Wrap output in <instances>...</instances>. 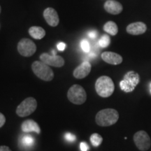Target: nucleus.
Masks as SVG:
<instances>
[{
	"label": "nucleus",
	"instance_id": "nucleus-1",
	"mask_svg": "<svg viewBox=\"0 0 151 151\" xmlns=\"http://www.w3.org/2000/svg\"><path fill=\"white\" fill-rule=\"evenodd\" d=\"M119 113L113 109H106L99 111L95 117V121L101 127H109L118 122Z\"/></svg>",
	"mask_w": 151,
	"mask_h": 151
},
{
	"label": "nucleus",
	"instance_id": "nucleus-2",
	"mask_svg": "<svg viewBox=\"0 0 151 151\" xmlns=\"http://www.w3.org/2000/svg\"><path fill=\"white\" fill-rule=\"evenodd\" d=\"M95 90L97 94L101 97H109L112 95L115 86L112 79L106 76L99 77L95 83Z\"/></svg>",
	"mask_w": 151,
	"mask_h": 151
},
{
	"label": "nucleus",
	"instance_id": "nucleus-3",
	"mask_svg": "<svg viewBox=\"0 0 151 151\" xmlns=\"http://www.w3.org/2000/svg\"><path fill=\"white\" fill-rule=\"evenodd\" d=\"M32 69L38 78L44 81H50L54 78V73L51 68L41 61L34 62Z\"/></svg>",
	"mask_w": 151,
	"mask_h": 151
},
{
	"label": "nucleus",
	"instance_id": "nucleus-4",
	"mask_svg": "<svg viewBox=\"0 0 151 151\" xmlns=\"http://www.w3.org/2000/svg\"><path fill=\"white\" fill-rule=\"evenodd\" d=\"M67 97L71 103L76 105H81L86 102L87 94L82 86L75 84L68 90Z\"/></svg>",
	"mask_w": 151,
	"mask_h": 151
},
{
	"label": "nucleus",
	"instance_id": "nucleus-5",
	"mask_svg": "<svg viewBox=\"0 0 151 151\" xmlns=\"http://www.w3.org/2000/svg\"><path fill=\"white\" fill-rule=\"evenodd\" d=\"M140 81V76L137 72L130 71L124 76V78L120 81V86L124 92H131L134 91Z\"/></svg>",
	"mask_w": 151,
	"mask_h": 151
},
{
	"label": "nucleus",
	"instance_id": "nucleus-6",
	"mask_svg": "<svg viewBox=\"0 0 151 151\" xmlns=\"http://www.w3.org/2000/svg\"><path fill=\"white\" fill-rule=\"evenodd\" d=\"M37 108V101L35 98L28 97L22 101L16 109V114L19 117H26L35 112Z\"/></svg>",
	"mask_w": 151,
	"mask_h": 151
},
{
	"label": "nucleus",
	"instance_id": "nucleus-7",
	"mask_svg": "<svg viewBox=\"0 0 151 151\" xmlns=\"http://www.w3.org/2000/svg\"><path fill=\"white\" fill-rule=\"evenodd\" d=\"M136 146L141 151H146L150 148L151 145L150 138L146 132L141 130L136 132L133 137Z\"/></svg>",
	"mask_w": 151,
	"mask_h": 151
},
{
	"label": "nucleus",
	"instance_id": "nucleus-8",
	"mask_svg": "<svg viewBox=\"0 0 151 151\" xmlns=\"http://www.w3.org/2000/svg\"><path fill=\"white\" fill-rule=\"evenodd\" d=\"M18 51L24 57L33 55L37 50V46L32 41L29 39H22L18 43Z\"/></svg>",
	"mask_w": 151,
	"mask_h": 151
},
{
	"label": "nucleus",
	"instance_id": "nucleus-9",
	"mask_svg": "<svg viewBox=\"0 0 151 151\" xmlns=\"http://www.w3.org/2000/svg\"><path fill=\"white\" fill-rule=\"evenodd\" d=\"M40 60L47 65L55 67H62L65 65V60L62 57L56 55H49L47 52L41 55Z\"/></svg>",
	"mask_w": 151,
	"mask_h": 151
},
{
	"label": "nucleus",
	"instance_id": "nucleus-10",
	"mask_svg": "<svg viewBox=\"0 0 151 151\" xmlns=\"http://www.w3.org/2000/svg\"><path fill=\"white\" fill-rule=\"evenodd\" d=\"M91 64L89 62L85 61L78 66L73 70V75L77 79H82L86 78L89 75V73L91 71Z\"/></svg>",
	"mask_w": 151,
	"mask_h": 151
},
{
	"label": "nucleus",
	"instance_id": "nucleus-11",
	"mask_svg": "<svg viewBox=\"0 0 151 151\" xmlns=\"http://www.w3.org/2000/svg\"><path fill=\"white\" fill-rule=\"evenodd\" d=\"M43 17L47 23L51 27H56L59 24V16L54 9L49 7L45 9L43 11Z\"/></svg>",
	"mask_w": 151,
	"mask_h": 151
},
{
	"label": "nucleus",
	"instance_id": "nucleus-12",
	"mask_svg": "<svg viewBox=\"0 0 151 151\" xmlns=\"http://www.w3.org/2000/svg\"><path fill=\"white\" fill-rule=\"evenodd\" d=\"M104 7L106 12L113 15H118L123 10L121 4L115 0H107L104 5Z\"/></svg>",
	"mask_w": 151,
	"mask_h": 151
},
{
	"label": "nucleus",
	"instance_id": "nucleus-13",
	"mask_svg": "<svg viewBox=\"0 0 151 151\" xmlns=\"http://www.w3.org/2000/svg\"><path fill=\"white\" fill-rule=\"evenodd\" d=\"M101 56L104 61L110 65H118L122 62V56L116 52L106 51L104 52Z\"/></svg>",
	"mask_w": 151,
	"mask_h": 151
},
{
	"label": "nucleus",
	"instance_id": "nucleus-14",
	"mask_svg": "<svg viewBox=\"0 0 151 151\" xmlns=\"http://www.w3.org/2000/svg\"><path fill=\"white\" fill-rule=\"evenodd\" d=\"M127 32L132 35H140L146 32L147 26L142 22H137L129 24L127 27Z\"/></svg>",
	"mask_w": 151,
	"mask_h": 151
},
{
	"label": "nucleus",
	"instance_id": "nucleus-15",
	"mask_svg": "<svg viewBox=\"0 0 151 151\" xmlns=\"http://www.w3.org/2000/svg\"><path fill=\"white\" fill-rule=\"evenodd\" d=\"M21 129L24 133H29V132H35V133L40 134L41 128L39 124L35 120L28 119L24 120L21 124Z\"/></svg>",
	"mask_w": 151,
	"mask_h": 151
},
{
	"label": "nucleus",
	"instance_id": "nucleus-16",
	"mask_svg": "<svg viewBox=\"0 0 151 151\" xmlns=\"http://www.w3.org/2000/svg\"><path fill=\"white\" fill-rule=\"evenodd\" d=\"M18 143L22 148H31L35 144V139L30 134H22L20 136Z\"/></svg>",
	"mask_w": 151,
	"mask_h": 151
},
{
	"label": "nucleus",
	"instance_id": "nucleus-17",
	"mask_svg": "<svg viewBox=\"0 0 151 151\" xmlns=\"http://www.w3.org/2000/svg\"><path fill=\"white\" fill-rule=\"evenodd\" d=\"M29 34L33 39H41L46 35V31L41 27L33 26L29 29Z\"/></svg>",
	"mask_w": 151,
	"mask_h": 151
},
{
	"label": "nucleus",
	"instance_id": "nucleus-18",
	"mask_svg": "<svg viewBox=\"0 0 151 151\" xmlns=\"http://www.w3.org/2000/svg\"><path fill=\"white\" fill-rule=\"evenodd\" d=\"M104 30L110 35L115 36L118 32V28L117 24L113 21H109L104 25Z\"/></svg>",
	"mask_w": 151,
	"mask_h": 151
},
{
	"label": "nucleus",
	"instance_id": "nucleus-19",
	"mask_svg": "<svg viewBox=\"0 0 151 151\" xmlns=\"http://www.w3.org/2000/svg\"><path fill=\"white\" fill-rule=\"evenodd\" d=\"M90 140L92 146L94 147H98L101 144V143H102L103 138L101 135L99 134L94 133L90 136Z\"/></svg>",
	"mask_w": 151,
	"mask_h": 151
},
{
	"label": "nucleus",
	"instance_id": "nucleus-20",
	"mask_svg": "<svg viewBox=\"0 0 151 151\" xmlns=\"http://www.w3.org/2000/svg\"><path fill=\"white\" fill-rule=\"evenodd\" d=\"M111 43V39L109 35H104L100 38L99 40V45L101 48H106Z\"/></svg>",
	"mask_w": 151,
	"mask_h": 151
},
{
	"label": "nucleus",
	"instance_id": "nucleus-21",
	"mask_svg": "<svg viewBox=\"0 0 151 151\" xmlns=\"http://www.w3.org/2000/svg\"><path fill=\"white\" fill-rule=\"evenodd\" d=\"M81 48H82V50H83L85 52H90V46L89 41L87 40V39H83V40L81 41Z\"/></svg>",
	"mask_w": 151,
	"mask_h": 151
},
{
	"label": "nucleus",
	"instance_id": "nucleus-22",
	"mask_svg": "<svg viewBox=\"0 0 151 151\" xmlns=\"http://www.w3.org/2000/svg\"><path fill=\"white\" fill-rule=\"evenodd\" d=\"M65 139L67 141L69 142H73L76 139V137L71 133H66L65 135Z\"/></svg>",
	"mask_w": 151,
	"mask_h": 151
},
{
	"label": "nucleus",
	"instance_id": "nucleus-23",
	"mask_svg": "<svg viewBox=\"0 0 151 151\" xmlns=\"http://www.w3.org/2000/svg\"><path fill=\"white\" fill-rule=\"evenodd\" d=\"M80 148L81 151H88L89 150V146L86 142H81L80 144Z\"/></svg>",
	"mask_w": 151,
	"mask_h": 151
},
{
	"label": "nucleus",
	"instance_id": "nucleus-24",
	"mask_svg": "<svg viewBox=\"0 0 151 151\" xmlns=\"http://www.w3.org/2000/svg\"><path fill=\"white\" fill-rule=\"evenodd\" d=\"M6 122V118L1 113H0V128L4 125Z\"/></svg>",
	"mask_w": 151,
	"mask_h": 151
},
{
	"label": "nucleus",
	"instance_id": "nucleus-25",
	"mask_svg": "<svg viewBox=\"0 0 151 151\" xmlns=\"http://www.w3.org/2000/svg\"><path fill=\"white\" fill-rule=\"evenodd\" d=\"M57 47H58V49L59 50H60V51H63L66 48V44L65 43H59L58 44V46H57Z\"/></svg>",
	"mask_w": 151,
	"mask_h": 151
},
{
	"label": "nucleus",
	"instance_id": "nucleus-26",
	"mask_svg": "<svg viewBox=\"0 0 151 151\" xmlns=\"http://www.w3.org/2000/svg\"><path fill=\"white\" fill-rule=\"evenodd\" d=\"M88 37H89L90 39H95L96 37H97V32L95 31H91L88 33Z\"/></svg>",
	"mask_w": 151,
	"mask_h": 151
},
{
	"label": "nucleus",
	"instance_id": "nucleus-27",
	"mask_svg": "<svg viewBox=\"0 0 151 151\" xmlns=\"http://www.w3.org/2000/svg\"><path fill=\"white\" fill-rule=\"evenodd\" d=\"M0 151H12L8 146H0Z\"/></svg>",
	"mask_w": 151,
	"mask_h": 151
},
{
	"label": "nucleus",
	"instance_id": "nucleus-28",
	"mask_svg": "<svg viewBox=\"0 0 151 151\" xmlns=\"http://www.w3.org/2000/svg\"><path fill=\"white\" fill-rule=\"evenodd\" d=\"M1 6H0V14H1Z\"/></svg>",
	"mask_w": 151,
	"mask_h": 151
},
{
	"label": "nucleus",
	"instance_id": "nucleus-29",
	"mask_svg": "<svg viewBox=\"0 0 151 151\" xmlns=\"http://www.w3.org/2000/svg\"><path fill=\"white\" fill-rule=\"evenodd\" d=\"M150 87H151V85H150ZM150 92H151V90H150Z\"/></svg>",
	"mask_w": 151,
	"mask_h": 151
}]
</instances>
